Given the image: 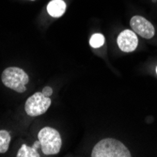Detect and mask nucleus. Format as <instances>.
Returning a JSON list of instances; mask_svg holds the SVG:
<instances>
[{
    "label": "nucleus",
    "mask_w": 157,
    "mask_h": 157,
    "mask_svg": "<svg viewBox=\"0 0 157 157\" xmlns=\"http://www.w3.org/2000/svg\"><path fill=\"white\" fill-rule=\"evenodd\" d=\"M92 157H130L131 152L121 141L114 138H105L94 146Z\"/></svg>",
    "instance_id": "f257e3e1"
},
{
    "label": "nucleus",
    "mask_w": 157,
    "mask_h": 157,
    "mask_svg": "<svg viewBox=\"0 0 157 157\" xmlns=\"http://www.w3.org/2000/svg\"><path fill=\"white\" fill-rule=\"evenodd\" d=\"M1 79L7 88L20 93L26 90L25 85L29 82V77L25 71L17 67H9L4 70Z\"/></svg>",
    "instance_id": "f03ea898"
},
{
    "label": "nucleus",
    "mask_w": 157,
    "mask_h": 157,
    "mask_svg": "<svg viewBox=\"0 0 157 157\" xmlns=\"http://www.w3.org/2000/svg\"><path fill=\"white\" fill-rule=\"evenodd\" d=\"M38 138L40 142L41 151L45 155L59 153L61 148V137L54 128L44 127L39 132Z\"/></svg>",
    "instance_id": "7ed1b4c3"
},
{
    "label": "nucleus",
    "mask_w": 157,
    "mask_h": 157,
    "mask_svg": "<svg viewBox=\"0 0 157 157\" xmlns=\"http://www.w3.org/2000/svg\"><path fill=\"white\" fill-rule=\"evenodd\" d=\"M51 99L42 92H36L26 100L25 109L27 115L37 117L44 114L51 105Z\"/></svg>",
    "instance_id": "20e7f679"
},
{
    "label": "nucleus",
    "mask_w": 157,
    "mask_h": 157,
    "mask_svg": "<svg viewBox=\"0 0 157 157\" xmlns=\"http://www.w3.org/2000/svg\"><path fill=\"white\" fill-rule=\"evenodd\" d=\"M130 25L135 33L140 35L142 38L151 39L154 36L155 30L151 22L142 16H134L130 21Z\"/></svg>",
    "instance_id": "39448f33"
},
{
    "label": "nucleus",
    "mask_w": 157,
    "mask_h": 157,
    "mask_svg": "<svg viewBox=\"0 0 157 157\" xmlns=\"http://www.w3.org/2000/svg\"><path fill=\"white\" fill-rule=\"evenodd\" d=\"M118 45L123 52L129 53L136 49L138 44V39L133 30L125 29L118 36Z\"/></svg>",
    "instance_id": "423d86ee"
},
{
    "label": "nucleus",
    "mask_w": 157,
    "mask_h": 157,
    "mask_svg": "<svg viewBox=\"0 0 157 157\" xmlns=\"http://www.w3.org/2000/svg\"><path fill=\"white\" fill-rule=\"evenodd\" d=\"M66 10V3L63 0H52L47 5V11L52 17L59 18Z\"/></svg>",
    "instance_id": "0eeeda50"
},
{
    "label": "nucleus",
    "mask_w": 157,
    "mask_h": 157,
    "mask_svg": "<svg viewBox=\"0 0 157 157\" xmlns=\"http://www.w3.org/2000/svg\"><path fill=\"white\" fill-rule=\"evenodd\" d=\"M39 148H40V140L35 141L32 147H28L25 144H23L16 156L17 157H40V155L38 152Z\"/></svg>",
    "instance_id": "6e6552de"
},
{
    "label": "nucleus",
    "mask_w": 157,
    "mask_h": 157,
    "mask_svg": "<svg viewBox=\"0 0 157 157\" xmlns=\"http://www.w3.org/2000/svg\"><path fill=\"white\" fill-rule=\"evenodd\" d=\"M10 142V135L6 130L0 131V153H4L8 151Z\"/></svg>",
    "instance_id": "1a4fd4ad"
},
{
    "label": "nucleus",
    "mask_w": 157,
    "mask_h": 157,
    "mask_svg": "<svg viewBox=\"0 0 157 157\" xmlns=\"http://www.w3.org/2000/svg\"><path fill=\"white\" fill-rule=\"evenodd\" d=\"M105 40V39L104 35L100 34V33H96L91 36V38L90 40V44L93 48H99L104 45Z\"/></svg>",
    "instance_id": "9d476101"
},
{
    "label": "nucleus",
    "mask_w": 157,
    "mask_h": 157,
    "mask_svg": "<svg viewBox=\"0 0 157 157\" xmlns=\"http://www.w3.org/2000/svg\"><path fill=\"white\" fill-rule=\"evenodd\" d=\"M41 92L44 93L45 96L49 97V96H51V95H52V93H53V90H52V88H50V87H44V89H42Z\"/></svg>",
    "instance_id": "9b49d317"
},
{
    "label": "nucleus",
    "mask_w": 157,
    "mask_h": 157,
    "mask_svg": "<svg viewBox=\"0 0 157 157\" xmlns=\"http://www.w3.org/2000/svg\"><path fill=\"white\" fill-rule=\"evenodd\" d=\"M156 74H157V67H156Z\"/></svg>",
    "instance_id": "f8f14e48"
}]
</instances>
